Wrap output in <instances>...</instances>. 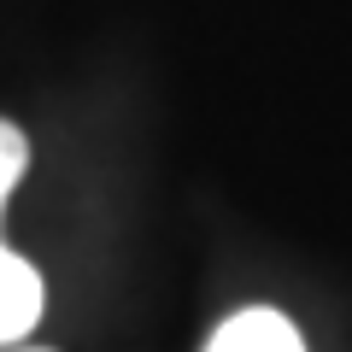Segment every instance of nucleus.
<instances>
[{
	"instance_id": "obj_3",
	"label": "nucleus",
	"mask_w": 352,
	"mask_h": 352,
	"mask_svg": "<svg viewBox=\"0 0 352 352\" xmlns=\"http://www.w3.org/2000/svg\"><path fill=\"white\" fill-rule=\"evenodd\" d=\"M6 200H12V188H0V212H6Z\"/></svg>"
},
{
	"instance_id": "obj_1",
	"label": "nucleus",
	"mask_w": 352,
	"mask_h": 352,
	"mask_svg": "<svg viewBox=\"0 0 352 352\" xmlns=\"http://www.w3.org/2000/svg\"><path fill=\"white\" fill-rule=\"evenodd\" d=\"M41 300H47L41 270L24 258V252H12L6 241H0V346L24 340L30 329L41 323Z\"/></svg>"
},
{
	"instance_id": "obj_2",
	"label": "nucleus",
	"mask_w": 352,
	"mask_h": 352,
	"mask_svg": "<svg viewBox=\"0 0 352 352\" xmlns=\"http://www.w3.org/2000/svg\"><path fill=\"white\" fill-rule=\"evenodd\" d=\"M206 352H305V340H300V329H294L282 311L252 305V311L229 317V323L206 340Z\"/></svg>"
}]
</instances>
